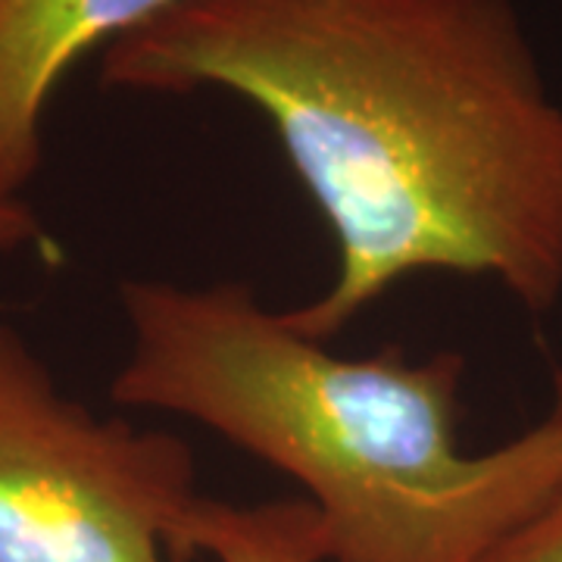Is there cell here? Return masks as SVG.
Masks as SVG:
<instances>
[{
    "instance_id": "cell-1",
    "label": "cell",
    "mask_w": 562,
    "mask_h": 562,
    "mask_svg": "<svg viewBox=\"0 0 562 562\" xmlns=\"http://www.w3.org/2000/svg\"><path fill=\"white\" fill-rule=\"evenodd\" d=\"M101 85L269 122L338 247L284 310L313 341L431 269L560 301L562 103L513 0H179L103 47Z\"/></svg>"
},
{
    "instance_id": "cell-2",
    "label": "cell",
    "mask_w": 562,
    "mask_h": 562,
    "mask_svg": "<svg viewBox=\"0 0 562 562\" xmlns=\"http://www.w3.org/2000/svg\"><path fill=\"white\" fill-rule=\"evenodd\" d=\"M122 406L198 422L306 491L328 562H479L562 491V413L484 453L457 441L465 360L338 357L250 284L128 279Z\"/></svg>"
},
{
    "instance_id": "cell-3",
    "label": "cell",
    "mask_w": 562,
    "mask_h": 562,
    "mask_svg": "<svg viewBox=\"0 0 562 562\" xmlns=\"http://www.w3.org/2000/svg\"><path fill=\"white\" fill-rule=\"evenodd\" d=\"M191 447L94 413L0 319V562H172Z\"/></svg>"
},
{
    "instance_id": "cell-4",
    "label": "cell",
    "mask_w": 562,
    "mask_h": 562,
    "mask_svg": "<svg viewBox=\"0 0 562 562\" xmlns=\"http://www.w3.org/2000/svg\"><path fill=\"white\" fill-rule=\"evenodd\" d=\"M179 0H0V191L32 184L44 116L69 69Z\"/></svg>"
},
{
    "instance_id": "cell-5",
    "label": "cell",
    "mask_w": 562,
    "mask_h": 562,
    "mask_svg": "<svg viewBox=\"0 0 562 562\" xmlns=\"http://www.w3.org/2000/svg\"><path fill=\"white\" fill-rule=\"evenodd\" d=\"M328 562L316 509L306 501L228 503L198 497L172 535L169 560Z\"/></svg>"
},
{
    "instance_id": "cell-6",
    "label": "cell",
    "mask_w": 562,
    "mask_h": 562,
    "mask_svg": "<svg viewBox=\"0 0 562 562\" xmlns=\"http://www.w3.org/2000/svg\"><path fill=\"white\" fill-rule=\"evenodd\" d=\"M479 562H562V491L494 543Z\"/></svg>"
},
{
    "instance_id": "cell-7",
    "label": "cell",
    "mask_w": 562,
    "mask_h": 562,
    "mask_svg": "<svg viewBox=\"0 0 562 562\" xmlns=\"http://www.w3.org/2000/svg\"><path fill=\"white\" fill-rule=\"evenodd\" d=\"M44 244V225L25 198L0 191V260Z\"/></svg>"
},
{
    "instance_id": "cell-8",
    "label": "cell",
    "mask_w": 562,
    "mask_h": 562,
    "mask_svg": "<svg viewBox=\"0 0 562 562\" xmlns=\"http://www.w3.org/2000/svg\"><path fill=\"white\" fill-rule=\"evenodd\" d=\"M553 409H560L562 413V382H560V397H557V406H553Z\"/></svg>"
}]
</instances>
